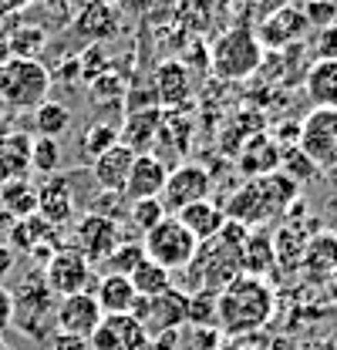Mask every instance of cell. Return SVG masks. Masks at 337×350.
Here are the masks:
<instances>
[{
    "label": "cell",
    "mask_w": 337,
    "mask_h": 350,
    "mask_svg": "<svg viewBox=\"0 0 337 350\" xmlns=\"http://www.w3.org/2000/svg\"><path fill=\"white\" fill-rule=\"evenodd\" d=\"M273 306H277L273 286L263 276L240 273L229 286L216 293V327L226 337H247L270 323Z\"/></svg>",
    "instance_id": "6da1fadb"
},
{
    "label": "cell",
    "mask_w": 337,
    "mask_h": 350,
    "mask_svg": "<svg viewBox=\"0 0 337 350\" xmlns=\"http://www.w3.org/2000/svg\"><path fill=\"white\" fill-rule=\"evenodd\" d=\"M247 236H250L247 226L226 219V226L212 239L199 243L192 262L186 266V269H196L186 293H192V290H212V293H219L223 286H229L243 273V243H247Z\"/></svg>",
    "instance_id": "7a4b0ae2"
},
{
    "label": "cell",
    "mask_w": 337,
    "mask_h": 350,
    "mask_svg": "<svg viewBox=\"0 0 337 350\" xmlns=\"http://www.w3.org/2000/svg\"><path fill=\"white\" fill-rule=\"evenodd\" d=\"M297 182H290L284 172H270L260 175V178H247L243 189H236L226 202V219L229 222H240L247 229H260L266 226L270 219L290 213L297 199Z\"/></svg>",
    "instance_id": "3957f363"
},
{
    "label": "cell",
    "mask_w": 337,
    "mask_h": 350,
    "mask_svg": "<svg viewBox=\"0 0 337 350\" xmlns=\"http://www.w3.org/2000/svg\"><path fill=\"white\" fill-rule=\"evenodd\" d=\"M266 61L263 44L256 41V31L250 24L226 27L210 47V71L216 81H247Z\"/></svg>",
    "instance_id": "277c9868"
},
{
    "label": "cell",
    "mask_w": 337,
    "mask_h": 350,
    "mask_svg": "<svg viewBox=\"0 0 337 350\" xmlns=\"http://www.w3.org/2000/svg\"><path fill=\"white\" fill-rule=\"evenodd\" d=\"M54 75L38 57H10L0 61V101L10 111H38L51 101Z\"/></svg>",
    "instance_id": "5b68a950"
},
{
    "label": "cell",
    "mask_w": 337,
    "mask_h": 350,
    "mask_svg": "<svg viewBox=\"0 0 337 350\" xmlns=\"http://www.w3.org/2000/svg\"><path fill=\"white\" fill-rule=\"evenodd\" d=\"M196 250H199V243L192 239V232L175 216H166L159 226H152V229L142 236V253H145V260L159 262L168 273L186 269V266L192 262V256H196Z\"/></svg>",
    "instance_id": "8992f818"
},
{
    "label": "cell",
    "mask_w": 337,
    "mask_h": 350,
    "mask_svg": "<svg viewBox=\"0 0 337 350\" xmlns=\"http://www.w3.org/2000/svg\"><path fill=\"white\" fill-rule=\"evenodd\" d=\"M122 246V226L118 219L98 216V213H82L71 222V250L82 253L91 262H108V256Z\"/></svg>",
    "instance_id": "52a82bcc"
},
{
    "label": "cell",
    "mask_w": 337,
    "mask_h": 350,
    "mask_svg": "<svg viewBox=\"0 0 337 350\" xmlns=\"http://www.w3.org/2000/svg\"><path fill=\"white\" fill-rule=\"evenodd\" d=\"M297 148L317 165V172L337 162V111L310 108V115L297 125Z\"/></svg>",
    "instance_id": "ba28073f"
},
{
    "label": "cell",
    "mask_w": 337,
    "mask_h": 350,
    "mask_svg": "<svg viewBox=\"0 0 337 350\" xmlns=\"http://www.w3.org/2000/svg\"><path fill=\"white\" fill-rule=\"evenodd\" d=\"M186 300H189V293L179 290V286H172V290L159 293V297L138 300L135 310H132V317L155 340V337H166V334H175V330L186 327Z\"/></svg>",
    "instance_id": "9c48e42d"
},
{
    "label": "cell",
    "mask_w": 337,
    "mask_h": 350,
    "mask_svg": "<svg viewBox=\"0 0 337 350\" xmlns=\"http://www.w3.org/2000/svg\"><path fill=\"white\" fill-rule=\"evenodd\" d=\"M44 286L54 297H71V293H84L95 286V266L84 260L82 253L58 250L54 256H47L44 262Z\"/></svg>",
    "instance_id": "30bf717a"
},
{
    "label": "cell",
    "mask_w": 337,
    "mask_h": 350,
    "mask_svg": "<svg viewBox=\"0 0 337 350\" xmlns=\"http://www.w3.org/2000/svg\"><path fill=\"white\" fill-rule=\"evenodd\" d=\"M210 192H212V172L206 165H199V162H179L168 172L159 202L166 206V213L172 216V213H179V209H186L192 202L210 199Z\"/></svg>",
    "instance_id": "8fae6325"
},
{
    "label": "cell",
    "mask_w": 337,
    "mask_h": 350,
    "mask_svg": "<svg viewBox=\"0 0 337 350\" xmlns=\"http://www.w3.org/2000/svg\"><path fill=\"white\" fill-rule=\"evenodd\" d=\"M253 31H256V41L263 44L266 54H277V51H287V47L303 41L310 34V24H307L300 3H287V7L266 14Z\"/></svg>",
    "instance_id": "7c38bea8"
},
{
    "label": "cell",
    "mask_w": 337,
    "mask_h": 350,
    "mask_svg": "<svg viewBox=\"0 0 337 350\" xmlns=\"http://www.w3.org/2000/svg\"><path fill=\"white\" fill-rule=\"evenodd\" d=\"M101 317H105V313H101V306L95 300V293L84 290V293H71V297H61V300H58L54 327H58V334H64V337L91 340V334L98 330Z\"/></svg>",
    "instance_id": "4fadbf2b"
},
{
    "label": "cell",
    "mask_w": 337,
    "mask_h": 350,
    "mask_svg": "<svg viewBox=\"0 0 337 350\" xmlns=\"http://www.w3.org/2000/svg\"><path fill=\"white\" fill-rule=\"evenodd\" d=\"M88 350H152V337L132 313L101 317L98 330L88 340Z\"/></svg>",
    "instance_id": "5bb4252c"
},
{
    "label": "cell",
    "mask_w": 337,
    "mask_h": 350,
    "mask_svg": "<svg viewBox=\"0 0 337 350\" xmlns=\"http://www.w3.org/2000/svg\"><path fill=\"white\" fill-rule=\"evenodd\" d=\"M192 98V78H189V68L175 57L162 61L152 75V101L162 108V111H179L186 108V101Z\"/></svg>",
    "instance_id": "9a60e30c"
},
{
    "label": "cell",
    "mask_w": 337,
    "mask_h": 350,
    "mask_svg": "<svg viewBox=\"0 0 337 350\" xmlns=\"http://www.w3.org/2000/svg\"><path fill=\"white\" fill-rule=\"evenodd\" d=\"M166 178H168V165L159 159V155H152V152L135 155L122 196H125V202L159 199V196H162V189H166Z\"/></svg>",
    "instance_id": "2e32d148"
},
{
    "label": "cell",
    "mask_w": 337,
    "mask_h": 350,
    "mask_svg": "<svg viewBox=\"0 0 337 350\" xmlns=\"http://www.w3.org/2000/svg\"><path fill=\"white\" fill-rule=\"evenodd\" d=\"M38 219L47 226H68L78 219V206H75V192L68 175H51L47 185L38 189Z\"/></svg>",
    "instance_id": "e0dca14e"
},
{
    "label": "cell",
    "mask_w": 337,
    "mask_h": 350,
    "mask_svg": "<svg viewBox=\"0 0 337 350\" xmlns=\"http://www.w3.org/2000/svg\"><path fill=\"white\" fill-rule=\"evenodd\" d=\"M71 27H75V34H82L84 41H112L122 31V7L88 0L84 7L75 10V24Z\"/></svg>",
    "instance_id": "ac0fdd59"
},
{
    "label": "cell",
    "mask_w": 337,
    "mask_h": 350,
    "mask_svg": "<svg viewBox=\"0 0 337 350\" xmlns=\"http://www.w3.org/2000/svg\"><path fill=\"white\" fill-rule=\"evenodd\" d=\"M159 125H162V108H132L125 125L118 129V145L132 148L135 155H145L155 148Z\"/></svg>",
    "instance_id": "d6986e66"
},
{
    "label": "cell",
    "mask_w": 337,
    "mask_h": 350,
    "mask_svg": "<svg viewBox=\"0 0 337 350\" xmlns=\"http://www.w3.org/2000/svg\"><path fill=\"white\" fill-rule=\"evenodd\" d=\"M132 162H135V152H132V148H125V145L108 148L105 155H98V159L91 162L95 185H98L101 192H118V196H122V189H125V182H128V172H132Z\"/></svg>",
    "instance_id": "ffe728a7"
},
{
    "label": "cell",
    "mask_w": 337,
    "mask_h": 350,
    "mask_svg": "<svg viewBox=\"0 0 337 350\" xmlns=\"http://www.w3.org/2000/svg\"><path fill=\"white\" fill-rule=\"evenodd\" d=\"M95 300L101 306L105 317H122V313H132L135 304H138V293L132 286V280L122 276V273H105L98 283H95Z\"/></svg>",
    "instance_id": "44dd1931"
},
{
    "label": "cell",
    "mask_w": 337,
    "mask_h": 350,
    "mask_svg": "<svg viewBox=\"0 0 337 350\" xmlns=\"http://www.w3.org/2000/svg\"><path fill=\"white\" fill-rule=\"evenodd\" d=\"M47 38H44L38 27H31L24 17H10L7 27H0V61H10V57H34L41 54Z\"/></svg>",
    "instance_id": "7402d4cb"
},
{
    "label": "cell",
    "mask_w": 337,
    "mask_h": 350,
    "mask_svg": "<svg viewBox=\"0 0 337 350\" xmlns=\"http://www.w3.org/2000/svg\"><path fill=\"white\" fill-rule=\"evenodd\" d=\"M300 266L307 269L310 280H327L337 269V232L324 229V232L307 236L303 253H300Z\"/></svg>",
    "instance_id": "603a6c76"
},
{
    "label": "cell",
    "mask_w": 337,
    "mask_h": 350,
    "mask_svg": "<svg viewBox=\"0 0 337 350\" xmlns=\"http://www.w3.org/2000/svg\"><path fill=\"white\" fill-rule=\"evenodd\" d=\"M280 159H284L280 145L273 138H266V135H256V138H250L243 145L236 165H240V172L247 175V178H260V175L280 172Z\"/></svg>",
    "instance_id": "cb8c5ba5"
},
{
    "label": "cell",
    "mask_w": 337,
    "mask_h": 350,
    "mask_svg": "<svg viewBox=\"0 0 337 350\" xmlns=\"http://www.w3.org/2000/svg\"><path fill=\"white\" fill-rule=\"evenodd\" d=\"M172 216L179 219L189 232H192V239L196 243H206L212 239L223 226H226V213H223V206H216L212 199H203V202H192V206H186V209H179V213H172Z\"/></svg>",
    "instance_id": "d4e9b609"
},
{
    "label": "cell",
    "mask_w": 337,
    "mask_h": 350,
    "mask_svg": "<svg viewBox=\"0 0 337 350\" xmlns=\"http://www.w3.org/2000/svg\"><path fill=\"white\" fill-rule=\"evenodd\" d=\"M300 85H303L314 108H334L337 111V61H310Z\"/></svg>",
    "instance_id": "484cf974"
},
{
    "label": "cell",
    "mask_w": 337,
    "mask_h": 350,
    "mask_svg": "<svg viewBox=\"0 0 337 350\" xmlns=\"http://www.w3.org/2000/svg\"><path fill=\"white\" fill-rule=\"evenodd\" d=\"M21 17L47 38V34H58L75 24V7H71V0H31V7Z\"/></svg>",
    "instance_id": "4316f807"
},
{
    "label": "cell",
    "mask_w": 337,
    "mask_h": 350,
    "mask_svg": "<svg viewBox=\"0 0 337 350\" xmlns=\"http://www.w3.org/2000/svg\"><path fill=\"white\" fill-rule=\"evenodd\" d=\"M31 172V138L21 131H10L0 138V185L24 178Z\"/></svg>",
    "instance_id": "83f0119b"
},
{
    "label": "cell",
    "mask_w": 337,
    "mask_h": 350,
    "mask_svg": "<svg viewBox=\"0 0 337 350\" xmlns=\"http://www.w3.org/2000/svg\"><path fill=\"white\" fill-rule=\"evenodd\" d=\"M0 209L14 219V222L38 216V189H34L27 178L3 182V185H0Z\"/></svg>",
    "instance_id": "f1b7e54d"
},
{
    "label": "cell",
    "mask_w": 337,
    "mask_h": 350,
    "mask_svg": "<svg viewBox=\"0 0 337 350\" xmlns=\"http://www.w3.org/2000/svg\"><path fill=\"white\" fill-rule=\"evenodd\" d=\"M277 266V253H273V239L263 229H250L247 243H243V273L247 276H263Z\"/></svg>",
    "instance_id": "f546056e"
},
{
    "label": "cell",
    "mask_w": 337,
    "mask_h": 350,
    "mask_svg": "<svg viewBox=\"0 0 337 350\" xmlns=\"http://www.w3.org/2000/svg\"><path fill=\"white\" fill-rule=\"evenodd\" d=\"M128 280H132V286H135V293H138V300H149V297H159V293H166L172 290L175 283H172V273L162 269L159 262L152 260H142L132 273H128Z\"/></svg>",
    "instance_id": "4dcf8cb0"
},
{
    "label": "cell",
    "mask_w": 337,
    "mask_h": 350,
    "mask_svg": "<svg viewBox=\"0 0 337 350\" xmlns=\"http://www.w3.org/2000/svg\"><path fill=\"white\" fill-rule=\"evenodd\" d=\"M71 122H75V115H71V108L68 105H61V101H44L41 108L34 111V131L41 135V138H61V135H68L71 131Z\"/></svg>",
    "instance_id": "1f68e13d"
},
{
    "label": "cell",
    "mask_w": 337,
    "mask_h": 350,
    "mask_svg": "<svg viewBox=\"0 0 337 350\" xmlns=\"http://www.w3.org/2000/svg\"><path fill=\"white\" fill-rule=\"evenodd\" d=\"M118 145V125H112V122H95V125H88L82 135V142H78V148H82V155L88 159V165L98 159V155H105L108 148H115Z\"/></svg>",
    "instance_id": "d6a6232c"
},
{
    "label": "cell",
    "mask_w": 337,
    "mask_h": 350,
    "mask_svg": "<svg viewBox=\"0 0 337 350\" xmlns=\"http://www.w3.org/2000/svg\"><path fill=\"white\" fill-rule=\"evenodd\" d=\"M186 327H216V293L192 290L186 300Z\"/></svg>",
    "instance_id": "836d02e7"
},
{
    "label": "cell",
    "mask_w": 337,
    "mask_h": 350,
    "mask_svg": "<svg viewBox=\"0 0 337 350\" xmlns=\"http://www.w3.org/2000/svg\"><path fill=\"white\" fill-rule=\"evenodd\" d=\"M31 169L41 175H58L61 169V145L54 138H34L31 142Z\"/></svg>",
    "instance_id": "e575fe53"
},
{
    "label": "cell",
    "mask_w": 337,
    "mask_h": 350,
    "mask_svg": "<svg viewBox=\"0 0 337 350\" xmlns=\"http://www.w3.org/2000/svg\"><path fill=\"white\" fill-rule=\"evenodd\" d=\"M125 216H128V222H132V226L145 236V232H149L152 226H159L168 213H166V206H162L159 199H142V202H128Z\"/></svg>",
    "instance_id": "d590c367"
},
{
    "label": "cell",
    "mask_w": 337,
    "mask_h": 350,
    "mask_svg": "<svg viewBox=\"0 0 337 350\" xmlns=\"http://www.w3.org/2000/svg\"><path fill=\"white\" fill-rule=\"evenodd\" d=\"M300 10H303L310 31H321V27L337 24V0H303Z\"/></svg>",
    "instance_id": "8d00e7d4"
},
{
    "label": "cell",
    "mask_w": 337,
    "mask_h": 350,
    "mask_svg": "<svg viewBox=\"0 0 337 350\" xmlns=\"http://www.w3.org/2000/svg\"><path fill=\"white\" fill-rule=\"evenodd\" d=\"M280 172L300 185V182H307L310 175H317V165H314L300 148H290V152H284V159H280Z\"/></svg>",
    "instance_id": "74e56055"
},
{
    "label": "cell",
    "mask_w": 337,
    "mask_h": 350,
    "mask_svg": "<svg viewBox=\"0 0 337 350\" xmlns=\"http://www.w3.org/2000/svg\"><path fill=\"white\" fill-rule=\"evenodd\" d=\"M307 51L314 54V61H337V24L331 27H321L310 34Z\"/></svg>",
    "instance_id": "f35d334b"
},
{
    "label": "cell",
    "mask_w": 337,
    "mask_h": 350,
    "mask_svg": "<svg viewBox=\"0 0 337 350\" xmlns=\"http://www.w3.org/2000/svg\"><path fill=\"white\" fill-rule=\"evenodd\" d=\"M142 260H145L142 243H138V246H132V243H125V239H122V246L108 256V262H105V266H108V273H122V276H128V273H132V269H135Z\"/></svg>",
    "instance_id": "ab89813d"
},
{
    "label": "cell",
    "mask_w": 337,
    "mask_h": 350,
    "mask_svg": "<svg viewBox=\"0 0 337 350\" xmlns=\"http://www.w3.org/2000/svg\"><path fill=\"white\" fill-rule=\"evenodd\" d=\"M14 317H17V297H14V293L0 283V334L14 323Z\"/></svg>",
    "instance_id": "60d3db41"
},
{
    "label": "cell",
    "mask_w": 337,
    "mask_h": 350,
    "mask_svg": "<svg viewBox=\"0 0 337 350\" xmlns=\"http://www.w3.org/2000/svg\"><path fill=\"white\" fill-rule=\"evenodd\" d=\"M27 7H31V0H0V21L21 17V14H24Z\"/></svg>",
    "instance_id": "b9f144b4"
},
{
    "label": "cell",
    "mask_w": 337,
    "mask_h": 350,
    "mask_svg": "<svg viewBox=\"0 0 337 350\" xmlns=\"http://www.w3.org/2000/svg\"><path fill=\"white\" fill-rule=\"evenodd\" d=\"M14 260H17V256H14V246L0 243V280H3L10 269H14Z\"/></svg>",
    "instance_id": "7bdbcfd3"
},
{
    "label": "cell",
    "mask_w": 337,
    "mask_h": 350,
    "mask_svg": "<svg viewBox=\"0 0 337 350\" xmlns=\"http://www.w3.org/2000/svg\"><path fill=\"white\" fill-rule=\"evenodd\" d=\"M216 350H250V347H247L243 340H229V344H219Z\"/></svg>",
    "instance_id": "ee69618b"
},
{
    "label": "cell",
    "mask_w": 337,
    "mask_h": 350,
    "mask_svg": "<svg viewBox=\"0 0 337 350\" xmlns=\"http://www.w3.org/2000/svg\"><path fill=\"white\" fill-rule=\"evenodd\" d=\"M327 290H331V297H334V304H337V269L327 276Z\"/></svg>",
    "instance_id": "f6af8a7d"
},
{
    "label": "cell",
    "mask_w": 337,
    "mask_h": 350,
    "mask_svg": "<svg viewBox=\"0 0 337 350\" xmlns=\"http://www.w3.org/2000/svg\"><path fill=\"white\" fill-rule=\"evenodd\" d=\"M324 175L331 178V185H337V162H334V165H331V169H324Z\"/></svg>",
    "instance_id": "bcb514c9"
},
{
    "label": "cell",
    "mask_w": 337,
    "mask_h": 350,
    "mask_svg": "<svg viewBox=\"0 0 337 350\" xmlns=\"http://www.w3.org/2000/svg\"><path fill=\"white\" fill-rule=\"evenodd\" d=\"M95 3H115V0H95Z\"/></svg>",
    "instance_id": "7dc6e473"
}]
</instances>
